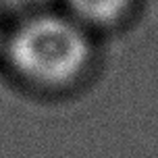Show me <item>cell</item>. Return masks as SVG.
Masks as SVG:
<instances>
[{"label": "cell", "mask_w": 158, "mask_h": 158, "mask_svg": "<svg viewBox=\"0 0 158 158\" xmlns=\"http://www.w3.org/2000/svg\"><path fill=\"white\" fill-rule=\"evenodd\" d=\"M4 48L19 77L50 89L75 83L92 60L87 27L71 15L56 13L25 19L10 33Z\"/></svg>", "instance_id": "1"}, {"label": "cell", "mask_w": 158, "mask_h": 158, "mask_svg": "<svg viewBox=\"0 0 158 158\" xmlns=\"http://www.w3.org/2000/svg\"><path fill=\"white\" fill-rule=\"evenodd\" d=\"M131 4L133 0H67L69 15L85 27H106L118 23L129 13Z\"/></svg>", "instance_id": "2"}, {"label": "cell", "mask_w": 158, "mask_h": 158, "mask_svg": "<svg viewBox=\"0 0 158 158\" xmlns=\"http://www.w3.org/2000/svg\"><path fill=\"white\" fill-rule=\"evenodd\" d=\"M0 44H2V31H0Z\"/></svg>", "instance_id": "3"}]
</instances>
